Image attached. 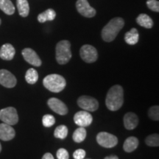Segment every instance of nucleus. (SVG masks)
<instances>
[{"label":"nucleus","mask_w":159,"mask_h":159,"mask_svg":"<svg viewBox=\"0 0 159 159\" xmlns=\"http://www.w3.org/2000/svg\"><path fill=\"white\" fill-rule=\"evenodd\" d=\"M124 102V91L119 85H115L109 89L105 99V105L110 111H116L121 108Z\"/></svg>","instance_id":"1"},{"label":"nucleus","mask_w":159,"mask_h":159,"mask_svg":"<svg viewBox=\"0 0 159 159\" xmlns=\"http://www.w3.org/2000/svg\"><path fill=\"white\" fill-rule=\"evenodd\" d=\"M124 25L125 21L122 18L116 17L112 19L102 30V39L106 42L113 41Z\"/></svg>","instance_id":"2"},{"label":"nucleus","mask_w":159,"mask_h":159,"mask_svg":"<svg viewBox=\"0 0 159 159\" xmlns=\"http://www.w3.org/2000/svg\"><path fill=\"white\" fill-rule=\"evenodd\" d=\"M43 86L49 91L58 93L63 91L66 85L64 77L57 74L49 75L43 80Z\"/></svg>","instance_id":"3"},{"label":"nucleus","mask_w":159,"mask_h":159,"mask_svg":"<svg viewBox=\"0 0 159 159\" xmlns=\"http://www.w3.org/2000/svg\"><path fill=\"white\" fill-rule=\"evenodd\" d=\"M55 57L57 62L61 65L66 64L71 58V43L69 41L63 40L57 43L55 48Z\"/></svg>","instance_id":"4"},{"label":"nucleus","mask_w":159,"mask_h":159,"mask_svg":"<svg viewBox=\"0 0 159 159\" xmlns=\"http://www.w3.org/2000/svg\"><path fill=\"white\" fill-rule=\"evenodd\" d=\"M0 119L4 123L9 125H14L19 121L16 109L13 107H7L0 110Z\"/></svg>","instance_id":"5"},{"label":"nucleus","mask_w":159,"mask_h":159,"mask_svg":"<svg viewBox=\"0 0 159 159\" xmlns=\"http://www.w3.org/2000/svg\"><path fill=\"white\" fill-rule=\"evenodd\" d=\"M97 142L105 148H112L118 144V139L107 132H100L97 136Z\"/></svg>","instance_id":"6"},{"label":"nucleus","mask_w":159,"mask_h":159,"mask_svg":"<svg viewBox=\"0 0 159 159\" xmlns=\"http://www.w3.org/2000/svg\"><path fill=\"white\" fill-rule=\"evenodd\" d=\"M77 105L80 108H83V110L86 111H97L99 108L98 101L94 97L90 96H83L80 97L77 99Z\"/></svg>","instance_id":"7"},{"label":"nucleus","mask_w":159,"mask_h":159,"mask_svg":"<svg viewBox=\"0 0 159 159\" xmlns=\"http://www.w3.org/2000/svg\"><path fill=\"white\" fill-rule=\"evenodd\" d=\"M80 55L85 62L91 63H94L97 60L98 53L95 47L91 45L85 44L81 47L80 50Z\"/></svg>","instance_id":"8"},{"label":"nucleus","mask_w":159,"mask_h":159,"mask_svg":"<svg viewBox=\"0 0 159 159\" xmlns=\"http://www.w3.org/2000/svg\"><path fill=\"white\" fill-rule=\"evenodd\" d=\"M76 7L79 13L87 18H92L96 15V10L89 5L88 0H77Z\"/></svg>","instance_id":"9"},{"label":"nucleus","mask_w":159,"mask_h":159,"mask_svg":"<svg viewBox=\"0 0 159 159\" xmlns=\"http://www.w3.org/2000/svg\"><path fill=\"white\" fill-rule=\"evenodd\" d=\"M74 121L75 124L79 127H88L93 122V117L90 113L86 111H78L75 114L74 116Z\"/></svg>","instance_id":"10"},{"label":"nucleus","mask_w":159,"mask_h":159,"mask_svg":"<svg viewBox=\"0 0 159 159\" xmlns=\"http://www.w3.org/2000/svg\"><path fill=\"white\" fill-rule=\"evenodd\" d=\"M17 80L16 77L11 71L6 69L0 70V84L6 88H13L16 85Z\"/></svg>","instance_id":"11"},{"label":"nucleus","mask_w":159,"mask_h":159,"mask_svg":"<svg viewBox=\"0 0 159 159\" xmlns=\"http://www.w3.org/2000/svg\"><path fill=\"white\" fill-rule=\"evenodd\" d=\"M49 107L50 108L51 110H52L54 112L59 115H66L68 113V108L64 102H63L62 101L60 100L59 99L55 98H50L47 102Z\"/></svg>","instance_id":"12"},{"label":"nucleus","mask_w":159,"mask_h":159,"mask_svg":"<svg viewBox=\"0 0 159 159\" xmlns=\"http://www.w3.org/2000/svg\"><path fill=\"white\" fill-rule=\"evenodd\" d=\"M21 54L23 55L24 59L29 63L30 64L34 66H40L41 65V60L40 59L39 55L37 53L33 50V49L30 48H25L24 49Z\"/></svg>","instance_id":"13"},{"label":"nucleus","mask_w":159,"mask_h":159,"mask_svg":"<svg viewBox=\"0 0 159 159\" xmlns=\"http://www.w3.org/2000/svg\"><path fill=\"white\" fill-rule=\"evenodd\" d=\"M16 136L15 130L9 125L5 123L0 124V139L2 141H10L12 140Z\"/></svg>","instance_id":"14"},{"label":"nucleus","mask_w":159,"mask_h":159,"mask_svg":"<svg viewBox=\"0 0 159 159\" xmlns=\"http://www.w3.org/2000/svg\"><path fill=\"white\" fill-rule=\"evenodd\" d=\"M16 50L11 43H5L0 49V57L5 61H11L15 56Z\"/></svg>","instance_id":"15"},{"label":"nucleus","mask_w":159,"mask_h":159,"mask_svg":"<svg viewBox=\"0 0 159 159\" xmlns=\"http://www.w3.org/2000/svg\"><path fill=\"white\" fill-rule=\"evenodd\" d=\"M139 124V118L134 113H127L124 116V125L127 130H134Z\"/></svg>","instance_id":"16"},{"label":"nucleus","mask_w":159,"mask_h":159,"mask_svg":"<svg viewBox=\"0 0 159 159\" xmlns=\"http://www.w3.org/2000/svg\"><path fill=\"white\" fill-rule=\"evenodd\" d=\"M139 139H137L136 137H128V138L125 141L124 144H123V149H124L125 152H133V151L136 150L139 146Z\"/></svg>","instance_id":"17"},{"label":"nucleus","mask_w":159,"mask_h":159,"mask_svg":"<svg viewBox=\"0 0 159 159\" xmlns=\"http://www.w3.org/2000/svg\"><path fill=\"white\" fill-rule=\"evenodd\" d=\"M139 39V35L138 30L136 28H132L130 31L125 33V41L128 44L134 45L138 43Z\"/></svg>","instance_id":"18"},{"label":"nucleus","mask_w":159,"mask_h":159,"mask_svg":"<svg viewBox=\"0 0 159 159\" xmlns=\"http://www.w3.org/2000/svg\"><path fill=\"white\" fill-rule=\"evenodd\" d=\"M56 17V12L53 9L49 8L42 12L38 16V21L40 23H44L47 21H52Z\"/></svg>","instance_id":"19"},{"label":"nucleus","mask_w":159,"mask_h":159,"mask_svg":"<svg viewBox=\"0 0 159 159\" xmlns=\"http://www.w3.org/2000/svg\"><path fill=\"white\" fill-rule=\"evenodd\" d=\"M136 21L139 25L147 29L152 28V26H153V21H152V19L145 13H142V14L139 15L137 17Z\"/></svg>","instance_id":"20"},{"label":"nucleus","mask_w":159,"mask_h":159,"mask_svg":"<svg viewBox=\"0 0 159 159\" xmlns=\"http://www.w3.org/2000/svg\"><path fill=\"white\" fill-rule=\"evenodd\" d=\"M16 6L21 16L27 17L30 13V6L27 0H16Z\"/></svg>","instance_id":"21"},{"label":"nucleus","mask_w":159,"mask_h":159,"mask_svg":"<svg viewBox=\"0 0 159 159\" xmlns=\"http://www.w3.org/2000/svg\"><path fill=\"white\" fill-rule=\"evenodd\" d=\"M0 9L7 15L15 13V7L11 0H0Z\"/></svg>","instance_id":"22"},{"label":"nucleus","mask_w":159,"mask_h":159,"mask_svg":"<svg viewBox=\"0 0 159 159\" xmlns=\"http://www.w3.org/2000/svg\"><path fill=\"white\" fill-rule=\"evenodd\" d=\"M86 135L87 133L85 129L83 127H79L78 128L75 130L74 134H73L72 139L74 142L76 143H80L85 140Z\"/></svg>","instance_id":"23"},{"label":"nucleus","mask_w":159,"mask_h":159,"mask_svg":"<svg viewBox=\"0 0 159 159\" xmlns=\"http://www.w3.org/2000/svg\"><path fill=\"white\" fill-rule=\"evenodd\" d=\"M25 80L29 84H35L39 80V74L35 69L31 68L27 71L25 75Z\"/></svg>","instance_id":"24"},{"label":"nucleus","mask_w":159,"mask_h":159,"mask_svg":"<svg viewBox=\"0 0 159 159\" xmlns=\"http://www.w3.org/2000/svg\"><path fill=\"white\" fill-rule=\"evenodd\" d=\"M68 135V128L64 125H59L55 130L54 136L57 139H64Z\"/></svg>","instance_id":"25"},{"label":"nucleus","mask_w":159,"mask_h":159,"mask_svg":"<svg viewBox=\"0 0 159 159\" xmlns=\"http://www.w3.org/2000/svg\"><path fill=\"white\" fill-rule=\"evenodd\" d=\"M145 142L148 146L150 147H158L159 146V136L158 134H155L150 135L145 139Z\"/></svg>","instance_id":"26"},{"label":"nucleus","mask_w":159,"mask_h":159,"mask_svg":"<svg viewBox=\"0 0 159 159\" xmlns=\"http://www.w3.org/2000/svg\"><path fill=\"white\" fill-rule=\"evenodd\" d=\"M42 123L43 126L47 127V128H50L53 126L55 123V119L52 115L50 114H46L43 116Z\"/></svg>","instance_id":"27"},{"label":"nucleus","mask_w":159,"mask_h":159,"mask_svg":"<svg viewBox=\"0 0 159 159\" xmlns=\"http://www.w3.org/2000/svg\"><path fill=\"white\" fill-rule=\"evenodd\" d=\"M148 116L151 119L155 121L159 120V107L158 105L151 107L148 111Z\"/></svg>","instance_id":"28"},{"label":"nucleus","mask_w":159,"mask_h":159,"mask_svg":"<svg viewBox=\"0 0 159 159\" xmlns=\"http://www.w3.org/2000/svg\"><path fill=\"white\" fill-rule=\"evenodd\" d=\"M147 5L148 8L154 12H159V2L157 0H148Z\"/></svg>","instance_id":"29"},{"label":"nucleus","mask_w":159,"mask_h":159,"mask_svg":"<svg viewBox=\"0 0 159 159\" xmlns=\"http://www.w3.org/2000/svg\"><path fill=\"white\" fill-rule=\"evenodd\" d=\"M57 159H69V155L68 151H67L64 148H60L57 151L56 153Z\"/></svg>","instance_id":"30"},{"label":"nucleus","mask_w":159,"mask_h":159,"mask_svg":"<svg viewBox=\"0 0 159 159\" xmlns=\"http://www.w3.org/2000/svg\"><path fill=\"white\" fill-rule=\"evenodd\" d=\"M86 155V152L83 149H78V150H75V152L73 153V157L75 159H84Z\"/></svg>","instance_id":"31"},{"label":"nucleus","mask_w":159,"mask_h":159,"mask_svg":"<svg viewBox=\"0 0 159 159\" xmlns=\"http://www.w3.org/2000/svg\"><path fill=\"white\" fill-rule=\"evenodd\" d=\"M42 159H55V158L51 153H49V152H47V153L43 155L42 157Z\"/></svg>","instance_id":"32"},{"label":"nucleus","mask_w":159,"mask_h":159,"mask_svg":"<svg viewBox=\"0 0 159 159\" xmlns=\"http://www.w3.org/2000/svg\"><path fill=\"white\" fill-rule=\"evenodd\" d=\"M104 159H119V158L116 156H110L105 157Z\"/></svg>","instance_id":"33"},{"label":"nucleus","mask_w":159,"mask_h":159,"mask_svg":"<svg viewBox=\"0 0 159 159\" xmlns=\"http://www.w3.org/2000/svg\"><path fill=\"white\" fill-rule=\"evenodd\" d=\"M2 150V146H1V144H0V152H1Z\"/></svg>","instance_id":"34"},{"label":"nucleus","mask_w":159,"mask_h":159,"mask_svg":"<svg viewBox=\"0 0 159 159\" xmlns=\"http://www.w3.org/2000/svg\"><path fill=\"white\" fill-rule=\"evenodd\" d=\"M1 23H2V21H1V19H0V25H1Z\"/></svg>","instance_id":"35"},{"label":"nucleus","mask_w":159,"mask_h":159,"mask_svg":"<svg viewBox=\"0 0 159 159\" xmlns=\"http://www.w3.org/2000/svg\"><path fill=\"white\" fill-rule=\"evenodd\" d=\"M86 159H89V158H86Z\"/></svg>","instance_id":"36"}]
</instances>
